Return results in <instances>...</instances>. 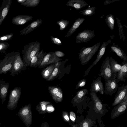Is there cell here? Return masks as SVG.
<instances>
[{"mask_svg": "<svg viewBox=\"0 0 127 127\" xmlns=\"http://www.w3.org/2000/svg\"><path fill=\"white\" fill-rule=\"evenodd\" d=\"M41 44L36 41L25 45L22 52V60L26 67L30 66L32 58L40 51Z\"/></svg>", "mask_w": 127, "mask_h": 127, "instance_id": "6da1fadb", "label": "cell"}, {"mask_svg": "<svg viewBox=\"0 0 127 127\" xmlns=\"http://www.w3.org/2000/svg\"><path fill=\"white\" fill-rule=\"evenodd\" d=\"M100 44L99 42L92 46L84 47L80 50L78 53V58L82 65H86L87 64L98 50Z\"/></svg>", "mask_w": 127, "mask_h": 127, "instance_id": "7a4b0ae2", "label": "cell"}, {"mask_svg": "<svg viewBox=\"0 0 127 127\" xmlns=\"http://www.w3.org/2000/svg\"><path fill=\"white\" fill-rule=\"evenodd\" d=\"M18 52H12L6 54L4 58L0 60V74H5L11 71L13 63Z\"/></svg>", "mask_w": 127, "mask_h": 127, "instance_id": "3957f363", "label": "cell"}, {"mask_svg": "<svg viewBox=\"0 0 127 127\" xmlns=\"http://www.w3.org/2000/svg\"><path fill=\"white\" fill-rule=\"evenodd\" d=\"M98 75L102 77L105 80H113L116 77L112 72L110 64V58L107 56L102 62Z\"/></svg>", "mask_w": 127, "mask_h": 127, "instance_id": "277c9868", "label": "cell"}, {"mask_svg": "<svg viewBox=\"0 0 127 127\" xmlns=\"http://www.w3.org/2000/svg\"><path fill=\"white\" fill-rule=\"evenodd\" d=\"M21 93V88L16 87L13 89L10 93L7 107L13 108L17 106Z\"/></svg>", "mask_w": 127, "mask_h": 127, "instance_id": "5b68a950", "label": "cell"}, {"mask_svg": "<svg viewBox=\"0 0 127 127\" xmlns=\"http://www.w3.org/2000/svg\"><path fill=\"white\" fill-rule=\"evenodd\" d=\"M94 31L85 29L79 33L75 38L76 43H88L95 36Z\"/></svg>", "mask_w": 127, "mask_h": 127, "instance_id": "8992f818", "label": "cell"}, {"mask_svg": "<svg viewBox=\"0 0 127 127\" xmlns=\"http://www.w3.org/2000/svg\"><path fill=\"white\" fill-rule=\"evenodd\" d=\"M26 67L25 66L21 57L20 52L18 53L16 59L13 63L10 75L14 76L25 70Z\"/></svg>", "mask_w": 127, "mask_h": 127, "instance_id": "52a82bcc", "label": "cell"}, {"mask_svg": "<svg viewBox=\"0 0 127 127\" xmlns=\"http://www.w3.org/2000/svg\"><path fill=\"white\" fill-rule=\"evenodd\" d=\"M62 59L57 57L54 52H49L45 53L42 62L38 67L39 68H44L50 64L55 63L62 60Z\"/></svg>", "mask_w": 127, "mask_h": 127, "instance_id": "ba28073f", "label": "cell"}, {"mask_svg": "<svg viewBox=\"0 0 127 127\" xmlns=\"http://www.w3.org/2000/svg\"><path fill=\"white\" fill-rule=\"evenodd\" d=\"M127 105V95L122 101L114 108L111 114V117L114 118L119 116L126 109Z\"/></svg>", "mask_w": 127, "mask_h": 127, "instance_id": "9c48e42d", "label": "cell"}, {"mask_svg": "<svg viewBox=\"0 0 127 127\" xmlns=\"http://www.w3.org/2000/svg\"><path fill=\"white\" fill-rule=\"evenodd\" d=\"M110 43V42L108 40L106 42H103L102 44L99 49V52L96 58L92 64L88 67L85 72V76H87L89 73L91 69L95 65H96L100 61V59L104 54L106 48L107 46Z\"/></svg>", "mask_w": 127, "mask_h": 127, "instance_id": "30bf717a", "label": "cell"}, {"mask_svg": "<svg viewBox=\"0 0 127 127\" xmlns=\"http://www.w3.org/2000/svg\"><path fill=\"white\" fill-rule=\"evenodd\" d=\"M105 85L104 92L105 94L111 95L114 94L119 87L116 79L113 80H105Z\"/></svg>", "mask_w": 127, "mask_h": 127, "instance_id": "8fae6325", "label": "cell"}, {"mask_svg": "<svg viewBox=\"0 0 127 127\" xmlns=\"http://www.w3.org/2000/svg\"><path fill=\"white\" fill-rule=\"evenodd\" d=\"M12 0H3L0 7V26L6 17L10 9Z\"/></svg>", "mask_w": 127, "mask_h": 127, "instance_id": "7c38bea8", "label": "cell"}, {"mask_svg": "<svg viewBox=\"0 0 127 127\" xmlns=\"http://www.w3.org/2000/svg\"><path fill=\"white\" fill-rule=\"evenodd\" d=\"M90 90V93H96L99 92L101 95L104 94V88L101 77L99 76L93 80L91 84Z\"/></svg>", "mask_w": 127, "mask_h": 127, "instance_id": "4fadbf2b", "label": "cell"}, {"mask_svg": "<svg viewBox=\"0 0 127 127\" xmlns=\"http://www.w3.org/2000/svg\"><path fill=\"white\" fill-rule=\"evenodd\" d=\"M117 93L115 96L114 101L112 103L113 106L119 103L127 95V85L123 84L118 88Z\"/></svg>", "mask_w": 127, "mask_h": 127, "instance_id": "5bb4252c", "label": "cell"}, {"mask_svg": "<svg viewBox=\"0 0 127 127\" xmlns=\"http://www.w3.org/2000/svg\"><path fill=\"white\" fill-rule=\"evenodd\" d=\"M48 89L52 98L55 101L58 102L62 101L63 98V94L60 88L51 86L48 87Z\"/></svg>", "mask_w": 127, "mask_h": 127, "instance_id": "9a60e30c", "label": "cell"}, {"mask_svg": "<svg viewBox=\"0 0 127 127\" xmlns=\"http://www.w3.org/2000/svg\"><path fill=\"white\" fill-rule=\"evenodd\" d=\"M43 20L38 19L33 21L20 32V35H26L38 28L42 23Z\"/></svg>", "mask_w": 127, "mask_h": 127, "instance_id": "2e32d148", "label": "cell"}, {"mask_svg": "<svg viewBox=\"0 0 127 127\" xmlns=\"http://www.w3.org/2000/svg\"><path fill=\"white\" fill-rule=\"evenodd\" d=\"M90 95L91 98L93 102L94 109L95 112L100 114H103V104L96 94L94 93H90Z\"/></svg>", "mask_w": 127, "mask_h": 127, "instance_id": "e0dca14e", "label": "cell"}, {"mask_svg": "<svg viewBox=\"0 0 127 127\" xmlns=\"http://www.w3.org/2000/svg\"><path fill=\"white\" fill-rule=\"evenodd\" d=\"M33 17L31 16L21 15L13 17L12 19V22L14 25H23L28 21L32 20Z\"/></svg>", "mask_w": 127, "mask_h": 127, "instance_id": "ac0fdd59", "label": "cell"}, {"mask_svg": "<svg viewBox=\"0 0 127 127\" xmlns=\"http://www.w3.org/2000/svg\"><path fill=\"white\" fill-rule=\"evenodd\" d=\"M121 64V68L118 73L116 78L117 83L120 81L125 82L127 77V61L122 62Z\"/></svg>", "mask_w": 127, "mask_h": 127, "instance_id": "d6986e66", "label": "cell"}, {"mask_svg": "<svg viewBox=\"0 0 127 127\" xmlns=\"http://www.w3.org/2000/svg\"><path fill=\"white\" fill-rule=\"evenodd\" d=\"M44 54L43 49L38 52L32 59L30 65V66L38 67L42 62Z\"/></svg>", "mask_w": 127, "mask_h": 127, "instance_id": "ffe728a7", "label": "cell"}, {"mask_svg": "<svg viewBox=\"0 0 127 127\" xmlns=\"http://www.w3.org/2000/svg\"><path fill=\"white\" fill-rule=\"evenodd\" d=\"M66 5L67 6L73 7L77 10H80L88 4L83 0H69Z\"/></svg>", "mask_w": 127, "mask_h": 127, "instance_id": "44dd1931", "label": "cell"}, {"mask_svg": "<svg viewBox=\"0 0 127 127\" xmlns=\"http://www.w3.org/2000/svg\"><path fill=\"white\" fill-rule=\"evenodd\" d=\"M9 83L0 80V97L2 103L5 101L8 92Z\"/></svg>", "mask_w": 127, "mask_h": 127, "instance_id": "7402d4cb", "label": "cell"}, {"mask_svg": "<svg viewBox=\"0 0 127 127\" xmlns=\"http://www.w3.org/2000/svg\"><path fill=\"white\" fill-rule=\"evenodd\" d=\"M85 20L84 18H78L74 22L65 37L71 36L76 31L78 27Z\"/></svg>", "mask_w": 127, "mask_h": 127, "instance_id": "603a6c76", "label": "cell"}, {"mask_svg": "<svg viewBox=\"0 0 127 127\" xmlns=\"http://www.w3.org/2000/svg\"><path fill=\"white\" fill-rule=\"evenodd\" d=\"M110 47L112 52L115 53L124 61H127V56L126 54L118 45L114 44Z\"/></svg>", "mask_w": 127, "mask_h": 127, "instance_id": "cb8c5ba5", "label": "cell"}, {"mask_svg": "<svg viewBox=\"0 0 127 127\" xmlns=\"http://www.w3.org/2000/svg\"><path fill=\"white\" fill-rule=\"evenodd\" d=\"M88 93V91L87 89L81 90L76 93V95L72 100L73 102L75 103H80L82 101L85 95Z\"/></svg>", "mask_w": 127, "mask_h": 127, "instance_id": "d4e9b609", "label": "cell"}, {"mask_svg": "<svg viewBox=\"0 0 127 127\" xmlns=\"http://www.w3.org/2000/svg\"><path fill=\"white\" fill-rule=\"evenodd\" d=\"M110 61L111 71L116 77L118 72L121 69L122 66L112 57L110 58Z\"/></svg>", "mask_w": 127, "mask_h": 127, "instance_id": "484cf974", "label": "cell"}, {"mask_svg": "<svg viewBox=\"0 0 127 127\" xmlns=\"http://www.w3.org/2000/svg\"><path fill=\"white\" fill-rule=\"evenodd\" d=\"M55 63L50 65L42 71L41 75L43 78L47 80L51 75L55 68Z\"/></svg>", "mask_w": 127, "mask_h": 127, "instance_id": "4316f807", "label": "cell"}, {"mask_svg": "<svg viewBox=\"0 0 127 127\" xmlns=\"http://www.w3.org/2000/svg\"><path fill=\"white\" fill-rule=\"evenodd\" d=\"M105 22L107 26L112 30L113 31L115 19L114 15L111 14L106 16Z\"/></svg>", "mask_w": 127, "mask_h": 127, "instance_id": "83f0119b", "label": "cell"}, {"mask_svg": "<svg viewBox=\"0 0 127 127\" xmlns=\"http://www.w3.org/2000/svg\"><path fill=\"white\" fill-rule=\"evenodd\" d=\"M19 114L26 121H28L29 118L30 110L29 106L23 108L19 112Z\"/></svg>", "mask_w": 127, "mask_h": 127, "instance_id": "f1b7e54d", "label": "cell"}, {"mask_svg": "<svg viewBox=\"0 0 127 127\" xmlns=\"http://www.w3.org/2000/svg\"><path fill=\"white\" fill-rule=\"evenodd\" d=\"M40 1V0H26L24 2L21 4L26 7H35L39 4Z\"/></svg>", "mask_w": 127, "mask_h": 127, "instance_id": "f546056e", "label": "cell"}, {"mask_svg": "<svg viewBox=\"0 0 127 127\" xmlns=\"http://www.w3.org/2000/svg\"><path fill=\"white\" fill-rule=\"evenodd\" d=\"M61 64V63L59 62L55 63V68L51 76L48 80H46L47 81H52L57 76L59 73V67Z\"/></svg>", "mask_w": 127, "mask_h": 127, "instance_id": "4dcf8cb0", "label": "cell"}, {"mask_svg": "<svg viewBox=\"0 0 127 127\" xmlns=\"http://www.w3.org/2000/svg\"><path fill=\"white\" fill-rule=\"evenodd\" d=\"M95 7H91L80 11V13L81 14L86 16H92L95 14Z\"/></svg>", "mask_w": 127, "mask_h": 127, "instance_id": "1f68e13d", "label": "cell"}, {"mask_svg": "<svg viewBox=\"0 0 127 127\" xmlns=\"http://www.w3.org/2000/svg\"><path fill=\"white\" fill-rule=\"evenodd\" d=\"M95 123L94 121L90 119L83 120L79 124L80 127H92Z\"/></svg>", "mask_w": 127, "mask_h": 127, "instance_id": "d6a6232c", "label": "cell"}, {"mask_svg": "<svg viewBox=\"0 0 127 127\" xmlns=\"http://www.w3.org/2000/svg\"><path fill=\"white\" fill-rule=\"evenodd\" d=\"M69 22L66 20L62 19L57 21L56 24L60 26L59 30L62 31L68 25Z\"/></svg>", "mask_w": 127, "mask_h": 127, "instance_id": "836d02e7", "label": "cell"}, {"mask_svg": "<svg viewBox=\"0 0 127 127\" xmlns=\"http://www.w3.org/2000/svg\"><path fill=\"white\" fill-rule=\"evenodd\" d=\"M117 23L119 31V36L121 39L122 38L123 40L125 39V37L124 35V33L123 29V26L121 22V20L117 17L116 18Z\"/></svg>", "mask_w": 127, "mask_h": 127, "instance_id": "e575fe53", "label": "cell"}, {"mask_svg": "<svg viewBox=\"0 0 127 127\" xmlns=\"http://www.w3.org/2000/svg\"><path fill=\"white\" fill-rule=\"evenodd\" d=\"M9 46V44L7 42H0V53H4L7 49Z\"/></svg>", "mask_w": 127, "mask_h": 127, "instance_id": "d590c367", "label": "cell"}, {"mask_svg": "<svg viewBox=\"0 0 127 127\" xmlns=\"http://www.w3.org/2000/svg\"><path fill=\"white\" fill-rule=\"evenodd\" d=\"M14 34L13 33H10L0 36V42H3L11 40Z\"/></svg>", "mask_w": 127, "mask_h": 127, "instance_id": "8d00e7d4", "label": "cell"}, {"mask_svg": "<svg viewBox=\"0 0 127 127\" xmlns=\"http://www.w3.org/2000/svg\"><path fill=\"white\" fill-rule=\"evenodd\" d=\"M50 38L51 41L54 44L58 45H61L62 44L61 40L58 37L51 36Z\"/></svg>", "mask_w": 127, "mask_h": 127, "instance_id": "74e56055", "label": "cell"}, {"mask_svg": "<svg viewBox=\"0 0 127 127\" xmlns=\"http://www.w3.org/2000/svg\"><path fill=\"white\" fill-rule=\"evenodd\" d=\"M86 84V79L84 78L81 80L78 83L75 87V89H78L81 87H84Z\"/></svg>", "mask_w": 127, "mask_h": 127, "instance_id": "f35d334b", "label": "cell"}, {"mask_svg": "<svg viewBox=\"0 0 127 127\" xmlns=\"http://www.w3.org/2000/svg\"><path fill=\"white\" fill-rule=\"evenodd\" d=\"M56 55L58 57H62L65 56V54L63 52L60 51H56L54 52Z\"/></svg>", "mask_w": 127, "mask_h": 127, "instance_id": "ab89813d", "label": "cell"}, {"mask_svg": "<svg viewBox=\"0 0 127 127\" xmlns=\"http://www.w3.org/2000/svg\"><path fill=\"white\" fill-rule=\"evenodd\" d=\"M69 117L71 120L73 122L75 121L76 117L75 113L71 111L70 113Z\"/></svg>", "mask_w": 127, "mask_h": 127, "instance_id": "60d3db41", "label": "cell"}, {"mask_svg": "<svg viewBox=\"0 0 127 127\" xmlns=\"http://www.w3.org/2000/svg\"><path fill=\"white\" fill-rule=\"evenodd\" d=\"M49 102L47 101H42L40 103L41 107L42 110L43 111H44L46 109V105L49 103Z\"/></svg>", "mask_w": 127, "mask_h": 127, "instance_id": "b9f144b4", "label": "cell"}, {"mask_svg": "<svg viewBox=\"0 0 127 127\" xmlns=\"http://www.w3.org/2000/svg\"><path fill=\"white\" fill-rule=\"evenodd\" d=\"M121 0H105L103 3L104 5H107L110 4L112 2H113L116 1H117Z\"/></svg>", "mask_w": 127, "mask_h": 127, "instance_id": "7bdbcfd3", "label": "cell"}, {"mask_svg": "<svg viewBox=\"0 0 127 127\" xmlns=\"http://www.w3.org/2000/svg\"><path fill=\"white\" fill-rule=\"evenodd\" d=\"M47 109L48 111L52 112L54 111V108L53 106H49L47 107Z\"/></svg>", "mask_w": 127, "mask_h": 127, "instance_id": "ee69618b", "label": "cell"}, {"mask_svg": "<svg viewBox=\"0 0 127 127\" xmlns=\"http://www.w3.org/2000/svg\"><path fill=\"white\" fill-rule=\"evenodd\" d=\"M64 117L66 121H69V117L67 114L64 115Z\"/></svg>", "mask_w": 127, "mask_h": 127, "instance_id": "f6af8a7d", "label": "cell"}, {"mask_svg": "<svg viewBox=\"0 0 127 127\" xmlns=\"http://www.w3.org/2000/svg\"><path fill=\"white\" fill-rule=\"evenodd\" d=\"M26 0H17V1L18 3L21 4L24 2Z\"/></svg>", "mask_w": 127, "mask_h": 127, "instance_id": "bcb514c9", "label": "cell"}, {"mask_svg": "<svg viewBox=\"0 0 127 127\" xmlns=\"http://www.w3.org/2000/svg\"><path fill=\"white\" fill-rule=\"evenodd\" d=\"M73 127H77L75 125L73 126Z\"/></svg>", "mask_w": 127, "mask_h": 127, "instance_id": "7dc6e473", "label": "cell"}, {"mask_svg": "<svg viewBox=\"0 0 127 127\" xmlns=\"http://www.w3.org/2000/svg\"><path fill=\"white\" fill-rule=\"evenodd\" d=\"M104 16V15H103L102 16H101V17H100V18H103V16Z\"/></svg>", "mask_w": 127, "mask_h": 127, "instance_id": "c3c4849f", "label": "cell"}, {"mask_svg": "<svg viewBox=\"0 0 127 127\" xmlns=\"http://www.w3.org/2000/svg\"></svg>", "mask_w": 127, "mask_h": 127, "instance_id": "681fc988", "label": "cell"}]
</instances>
